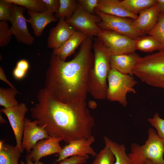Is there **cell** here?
Instances as JSON below:
<instances>
[{
  "label": "cell",
  "instance_id": "cell-1",
  "mask_svg": "<svg viewBox=\"0 0 164 164\" xmlns=\"http://www.w3.org/2000/svg\"><path fill=\"white\" fill-rule=\"evenodd\" d=\"M37 98L38 103L30 108L31 116L50 136L61 138L67 144L92 135L95 121L86 101L64 103L44 88L39 90Z\"/></svg>",
  "mask_w": 164,
  "mask_h": 164
},
{
  "label": "cell",
  "instance_id": "cell-2",
  "mask_svg": "<svg viewBox=\"0 0 164 164\" xmlns=\"http://www.w3.org/2000/svg\"><path fill=\"white\" fill-rule=\"evenodd\" d=\"M93 39L87 36L69 61L51 54L44 88L58 101L66 103L86 101L94 63Z\"/></svg>",
  "mask_w": 164,
  "mask_h": 164
},
{
  "label": "cell",
  "instance_id": "cell-3",
  "mask_svg": "<svg viewBox=\"0 0 164 164\" xmlns=\"http://www.w3.org/2000/svg\"><path fill=\"white\" fill-rule=\"evenodd\" d=\"M93 49L94 60L89 74L88 92L95 99L102 100L107 98L111 55L97 37L94 38Z\"/></svg>",
  "mask_w": 164,
  "mask_h": 164
},
{
  "label": "cell",
  "instance_id": "cell-4",
  "mask_svg": "<svg viewBox=\"0 0 164 164\" xmlns=\"http://www.w3.org/2000/svg\"><path fill=\"white\" fill-rule=\"evenodd\" d=\"M132 72L142 82L164 89V49L153 54L140 56Z\"/></svg>",
  "mask_w": 164,
  "mask_h": 164
},
{
  "label": "cell",
  "instance_id": "cell-5",
  "mask_svg": "<svg viewBox=\"0 0 164 164\" xmlns=\"http://www.w3.org/2000/svg\"><path fill=\"white\" fill-rule=\"evenodd\" d=\"M148 137L141 145L133 143L128 155L130 164H147L149 159L156 164H164V142L154 129L149 128Z\"/></svg>",
  "mask_w": 164,
  "mask_h": 164
},
{
  "label": "cell",
  "instance_id": "cell-6",
  "mask_svg": "<svg viewBox=\"0 0 164 164\" xmlns=\"http://www.w3.org/2000/svg\"><path fill=\"white\" fill-rule=\"evenodd\" d=\"M107 98L111 101L119 103L123 106H127V96L128 93H135L134 87L137 84L132 75L122 73L111 68L108 78Z\"/></svg>",
  "mask_w": 164,
  "mask_h": 164
},
{
  "label": "cell",
  "instance_id": "cell-7",
  "mask_svg": "<svg viewBox=\"0 0 164 164\" xmlns=\"http://www.w3.org/2000/svg\"><path fill=\"white\" fill-rule=\"evenodd\" d=\"M94 12L101 19V21L97 25L101 29L111 30L135 40L146 35L138 30L134 25L133 20L128 18L108 15L97 11Z\"/></svg>",
  "mask_w": 164,
  "mask_h": 164
},
{
  "label": "cell",
  "instance_id": "cell-8",
  "mask_svg": "<svg viewBox=\"0 0 164 164\" xmlns=\"http://www.w3.org/2000/svg\"><path fill=\"white\" fill-rule=\"evenodd\" d=\"M97 37L111 55L135 52V40L114 31L101 29Z\"/></svg>",
  "mask_w": 164,
  "mask_h": 164
},
{
  "label": "cell",
  "instance_id": "cell-9",
  "mask_svg": "<svg viewBox=\"0 0 164 164\" xmlns=\"http://www.w3.org/2000/svg\"><path fill=\"white\" fill-rule=\"evenodd\" d=\"M66 20L76 31L92 38L97 37L101 30L97 25V24L101 21L100 17L97 15L87 12L78 2L73 15Z\"/></svg>",
  "mask_w": 164,
  "mask_h": 164
},
{
  "label": "cell",
  "instance_id": "cell-10",
  "mask_svg": "<svg viewBox=\"0 0 164 164\" xmlns=\"http://www.w3.org/2000/svg\"><path fill=\"white\" fill-rule=\"evenodd\" d=\"M25 10L24 7L13 4L10 21L12 25L10 30L18 42L30 45L34 39L28 29L27 20L24 15Z\"/></svg>",
  "mask_w": 164,
  "mask_h": 164
},
{
  "label": "cell",
  "instance_id": "cell-11",
  "mask_svg": "<svg viewBox=\"0 0 164 164\" xmlns=\"http://www.w3.org/2000/svg\"><path fill=\"white\" fill-rule=\"evenodd\" d=\"M28 111L25 104L22 103L13 107L0 110V112L5 114L7 117L12 128L16 142L15 147L21 152L25 116Z\"/></svg>",
  "mask_w": 164,
  "mask_h": 164
},
{
  "label": "cell",
  "instance_id": "cell-12",
  "mask_svg": "<svg viewBox=\"0 0 164 164\" xmlns=\"http://www.w3.org/2000/svg\"><path fill=\"white\" fill-rule=\"evenodd\" d=\"M95 141L94 136L92 135L87 139L81 138L70 142L66 145L58 154V157L56 160L57 162L69 157L77 156L85 157L88 159L89 155L95 157L97 154L91 147Z\"/></svg>",
  "mask_w": 164,
  "mask_h": 164
},
{
  "label": "cell",
  "instance_id": "cell-13",
  "mask_svg": "<svg viewBox=\"0 0 164 164\" xmlns=\"http://www.w3.org/2000/svg\"><path fill=\"white\" fill-rule=\"evenodd\" d=\"M50 136L44 128L38 125L36 120L32 121L25 118L22 143L23 151L25 150L29 153L39 141L48 138Z\"/></svg>",
  "mask_w": 164,
  "mask_h": 164
},
{
  "label": "cell",
  "instance_id": "cell-14",
  "mask_svg": "<svg viewBox=\"0 0 164 164\" xmlns=\"http://www.w3.org/2000/svg\"><path fill=\"white\" fill-rule=\"evenodd\" d=\"M62 141L61 138L50 136L48 138L40 140L26 157L36 162L39 161L43 157L58 154L62 149L59 144Z\"/></svg>",
  "mask_w": 164,
  "mask_h": 164
},
{
  "label": "cell",
  "instance_id": "cell-15",
  "mask_svg": "<svg viewBox=\"0 0 164 164\" xmlns=\"http://www.w3.org/2000/svg\"><path fill=\"white\" fill-rule=\"evenodd\" d=\"M76 31L67 22L65 19L60 18L57 25L50 30L47 40L48 47L53 50L58 49Z\"/></svg>",
  "mask_w": 164,
  "mask_h": 164
},
{
  "label": "cell",
  "instance_id": "cell-16",
  "mask_svg": "<svg viewBox=\"0 0 164 164\" xmlns=\"http://www.w3.org/2000/svg\"><path fill=\"white\" fill-rule=\"evenodd\" d=\"M160 14L157 3L140 12L137 18L133 20L135 26L147 34L156 24Z\"/></svg>",
  "mask_w": 164,
  "mask_h": 164
},
{
  "label": "cell",
  "instance_id": "cell-17",
  "mask_svg": "<svg viewBox=\"0 0 164 164\" xmlns=\"http://www.w3.org/2000/svg\"><path fill=\"white\" fill-rule=\"evenodd\" d=\"M139 57L135 52L111 55L110 61L111 68L122 73L132 75V70Z\"/></svg>",
  "mask_w": 164,
  "mask_h": 164
},
{
  "label": "cell",
  "instance_id": "cell-18",
  "mask_svg": "<svg viewBox=\"0 0 164 164\" xmlns=\"http://www.w3.org/2000/svg\"><path fill=\"white\" fill-rule=\"evenodd\" d=\"M121 0H99L94 12L114 16L136 19L138 15L133 14L126 10L121 5Z\"/></svg>",
  "mask_w": 164,
  "mask_h": 164
},
{
  "label": "cell",
  "instance_id": "cell-19",
  "mask_svg": "<svg viewBox=\"0 0 164 164\" xmlns=\"http://www.w3.org/2000/svg\"><path fill=\"white\" fill-rule=\"evenodd\" d=\"M87 36L85 34L76 30L61 46L53 50L52 53L62 60L65 61L68 57L75 52Z\"/></svg>",
  "mask_w": 164,
  "mask_h": 164
},
{
  "label": "cell",
  "instance_id": "cell-20",
  "mask_svg": "<svg viewBox=\"0 0 164 164\" xmlns=\"http://www.w3.org/2000/svg\"><path fill=\"white\" fill-rule=\"evenodd\" d=\"M28 14L29 19L27 21L31 24L33 33L37 37L42 35L44 29L47 25L58 21L53 13L47 10L41 13L28 12Z\"/></svg>",
  "mask_w": 164,
  "mask_h": 164
},
{
  "label": "cell",
  "instance_id": "cell-21",
  "mask_svg": "<svg viewBox=\"0 0 164 164\" xmlns=\"http://www.w3.org/2000/svg\"><path fill=\"white\" fill-rule=\"evenodd\" d=\"M103 139L105 145L110 149L115 157L114 164H130L124 145L118 144L105 136Z\"/></svg>",
  "mask_w": 164,
  "mask_h": 164
},
{
  "label": "cell",
  "instance_id": "cell-22",
  "mask_svg": "<svg viewBox=\"0 0 164 164\" xmlns=\"http://www.w3.org/2000/svg\"><path fill=\"white\" fill-rule=\"evenodd\" d=\"M135 50L146 52L159 51L163 49L157 39L149 35L142 36L135 40Z\"/></svg>",
  "mask_w": 164,
  "mask_h": 164
},
{
  "label": "cell",
  "instance_id": "cell-23",
  "mask_svg": "<svg viewBox=\"0 0 164 164\" xmlns=\"http://www.w3.org/2000/svg\"><path fill=\"white\" fill-rule=\"evenodd\" d=\"M21 153L15 146L4 143L0 149V164H19Z\"/></svg>",
  "mask_w": 164,
  "mask_h": 164
},
{
  "label": "cell",
  "instance_id": "cell-24",
  "mask_svg": "<svg viewBox=\"0 0 164 164\" xmlns=\"http://www.w3.org/2000/svg\"><path fill=\"white\" fill-rule=\"evenodd\" d=\"M121 6L127 11L135 15L157 3V0H123Z\"/></svg>",
  "mask_w": 164,
  "mask_h": 164
},
{
  "label": "cell",
  "instance_id": "cell-25",
  "mask_svg": "<svg viewBox=\"0 0 164 164\" xmlns=\"http://www.w3.org/2000/svg\"><path fill=\"white\" fill-rule=\"evenodd\" d=\"M60 6L54 15L58 19L64 18L66 20L70 18L75 11L77 4L75 0H60Z\"/></svg>",
  "mask_w": 164,
  "mask_h": 164
},
{
  "label": "cell",
  "instance_id": "cell-26",
  "mask_svg": "<svg viewBox=\"0 0 164 164\" xmlns=\"http://www.w3.org/2000/svg\"><path fill=\"white\" fill-rule=\"evenodd\" d=\"M18 93L16 89L0 88V105L5 108H10L19 104L15 97Z\"/></svg>",
  "mask_w": 164,
  "mask_h": 164
},
{
  "label": "cell",
  "instance_id": "cell-27",
  "mask_svg": "<svg viewBox=\"0 0 164 164\" xmlns=\"http://www.w3.org/2000/svg\"><path fill=\"white\" fill-rule=\"evenodd\" d=\"M16 5L26 8L28 12L41 13L46 10L42 0H6Z\"/></svg>",
  "mask_w": 164,
  "mask_h": 164
},
{
  "label": "cell",
  "instance_id": "cell-28",
  "mask_svg": "<svg viewBox=\"0 0 164 164\" xmlns=\"http://www.w3.org/2000/svg\"><path fill=\"white\" fill-rule=\"evenodd\" d=\"M95 157L92 164H114L115 160L113 153L106 145Z\"/></svg>",
  "mask_w": 164,
  "mask_h": 164
},
{
  "label": "cell",
  "instance_id": "cell-29",
  "mask_svg": "<svg viewBox=\"0 0 164 164\" xmlns=\"http://www.w3.org/2000/svg\"><path fill=\"white\" fill-rule=\"evenodd\" d=\"M147 34L157 39L164 49V14L160 13L155 26Z\"/></svg>",
  "mask_w": 164,
  "mask_h": 164
},
{
  "label": "cell",
  "instance_id": "cell-30",
  "mask_svg": "<svg viewBox=\"0 0 164 164\" xmlns=\"http://www.w3.org/2000/svg\"><path fill=\"white\" fill-rule=\"evenodd\" d=\"M12 34L7 21H0V46H6L10 42Z\"/></svg>",
  "mask_w": 164,
  "mask_h": 164
},
{
  "label": "cell",
  "instance_id": "cell-31",
  "mask_svg": "<svg viewBox=\"0 0 164 164\" xmlns=\"http://www.w3.org/2000/svg\"><path fill=\"white\" fill-rule=\"evenodd\" d=\"M148 122L156 129L159 137L164 142V119L161 118L158 112L152 118H148Z\"/></svg>",
  "mask_w": 164,
  "mask_h": 164
},
{
  "label": "cell",
  "instance_id": "cell-32",
  "mask_svg": "<svg viewBox=\"0 0 164 164\" xmlns=\"http://www.w3.org/2000/svg\"><path fill=\"white\" fill-rule=\"evenodd\" d=\"M13 3L6 0H0V20L10 21Z\"/></svg>",
  "mask_w": 164,
  "mask_h": 164
},
{
  "label": "cell",
  "instance_id": "cell-33",
  "mask_svg": "<svg viewBox=\"0 0 164 164\" xmlns=\"http://www.w3.org/2000/svg\"><path fill=\"white\" fill-rule=\"evenodd\" d=\"M99 0H78V3L87 12L93 14L98 5Z\"/></svg>",
  "mask_w": 164,
  "mask_h": 164
},
{
  "label": "cell",
  "instance_id": "cell-34",
  "mask_svg": "<svg viewBox=\"0 0 164 164\" xmlns=\"http://www.w3.org/2000/svg\"><path fill=\"white\" fill-rule=\"evenodd\" d=\"M87 159L83 157L73 156L63 159L58 164H84L87 163Z\"/></svg>",
  "mask_w": 164,
  "mask_h": 164
},
{
  "label": "cell",
  "instance_id": "cell-35",
  "mask_svg": "<svg viewBox=\"0 0 164 164\" xmlns=\"http://www.w3.org/2000/svg\"><path fill=\"white\" fill-rule=\"evenodd\" d=\"M44 3L46 10L52 13H56L60 6V0H42Z\"/></svg>",
  "mask_w": 164,
  "mask_h": 164
},
{
  "label": "cell",
  "instance_id": "cell-36",
  "mask_svg": "<svg viewBox=\"0 0 164 164\" xmlns=\"http://www.w3.org/2000/svg\"><path fill=\"white\" fill-rule=\"evenodd\" d=\"M26 73L27 72L15 67L13 70V75L14 77L16 79L19 80L24 77Z\"/></svg>",
  "mask_w": 164,
  "mask_h": 164
},
{
  "label": "cell",
  "instance_id": "cell-37",
  "mask_svg": "<svg viewBox=\"0 0 164 164\" xmlns=\"http://www.w3.org/2000/svg\"><path fill=\"white\" fill-rule=\"evenodd\" d=\"M15 67L27 72L29 68V64L26 60L22 59L17 62Z\"/></svg>",
  "mask_w": 164,
  "mask_h": 164
},
{
  "label": "cell",
  "instance_id": "cell-38",
  "mask_svg": "<svg viewBox=\"0 0 164 164\" xmlns=\"http://www.w3.org/2000/svg\"><path fill=\"white\" fill-rule=\"evenodd\" d=\"M0 79L7 84L10 86L11 88L16 89L12 84L8 80L4 71L1 67H0Z\"/></svg>",
  "mask_w": 164,
  "mask_h": 164
},
{
  "label": "cell",
  "instance_id": "cell-39",
  "mask_svg": "<svg viewBox=\"0 0 164 164\" xmlns=\"http://www.w3.org/2000/svg\"><path fill=\"white\" fill-rule=\"evenodd\" d=\"M157 4L160 13L164 14V0H157Z\"/></svg>",
  "mask_w": 164,
  "mask_h": 164
},
{
  "label": "cell",
  "instance_id": "cell-40",
  "mask_svg": "<svg viewBox=\"0 0 164 164\" xmlns=\"http://www.w3.org/2000/svg\"><path fill=\"white\" fill-rule=\"evenodd\" d=\"M26 164H44L43 162H40L39 161L37 162H33L32 160L29 158H26ZM20 164H26L23 161L20 162Z\"/></svg>",
  "mask_w": 164,
  "mask_h": 164
},
{
  "label": "cell",
  "instance_id": "cell-41",
  "mask_svg": "<svg viewBox=\"0 0 164 164\" xmlns=\"http://www.w3.org/2000/svg\"><path fill=\"white\" fill-rule=\"evenodd\" d=\"M0 121L1 124H5L6 122V121L3 118L2 115L0 114Z\"/></svg>",
  "mask_w": 164,
  "mask_h": 164
},
{
  "label": "cell",
  "instance_id": "cell-42",
  "mask_svg": "<svg viewBox=\"0 0 164 164\" xmlns=\"http://www.w3.org/2000/svg\"><path fill=\"white\" fill-rule=\"evenodd\" d=\"M4 141L3 140H1L0 141V149H1L4 144Z\"/></svg>",
  "mask_w": 164,
  "mask_h": 164
},
{
  "label": "cell",
  "instance_id": "cell-43",
  "mask_svg": "<svg viewBox=\"0 0 164 164\" xmlns=\"http://www.w3.org/2000/svg\"><path fill=\"white\" fill-rule=\"evenodd\" d=\"M147 164H156L149 159L147 160Z\"/></svg>",
  "mask_w": 164,
  "mask_h": 164
}]
</instances>
